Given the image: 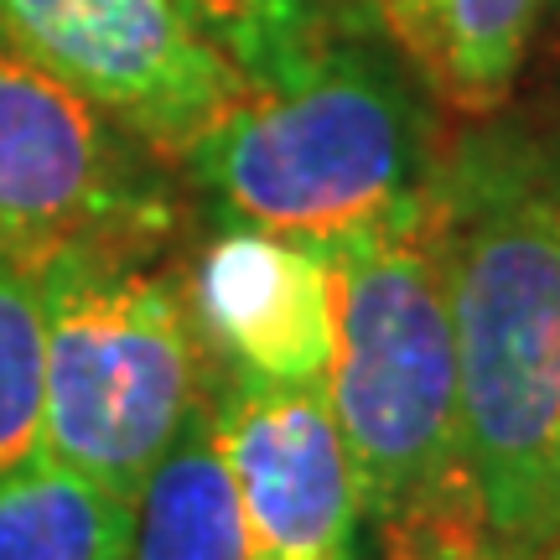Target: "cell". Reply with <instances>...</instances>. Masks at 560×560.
I'll return each mask as SVG.
<instances>
[{
  "label": "cell",
  "mask_w": 560,
  "mask_h": 560,
  "mask_svg": "<svg viewBox=\"0 0 560 560\" xmlns=\"http://www.w3.org/2000/svg\"><path fill=\"white\" fill-rule=\"evenodd\" d=\"M0 37L172 161L249 89L177 0H0Z\"/></svg>",
  "instance_id": "obj_6"
},
{
  "label": "cell",
  "mask_w": 560,
  "mask_h": 560,
  "mask_svg": "<svg viewBox=\"0 0 560 560\" xmlns=\"http://www.w3.org/2000/svg\"><path fill=\"white\" fill-rule=\"evenodd\" d=\"M47 322L42 452L136 503L198 405V338L177 280L145 249H68L37 265Z\"/></svg>",
  "instance_id": "obj_4"
},
{
  "label": "cell",
  "mask_w": 560,
  "mask_h": 560,
  "mask_svg": "<svg viewBox=\"0 0 560 560\" xmlns=\"http://www.w3.org/2000/svg\"><path fill=\"white\" fill-rule=\"evenodd\" d=\"M540 560H560V535H556V540H550V545H545V550H540Z\"/></svg>",
  "instance_id": "obj_15"
},
{
  "label": "cell",
  "mask_w": 560,
  "mask_h": 560,
  "mask_svg": "<svg viewBox=\"0 0 560 560\" xmlns=\"http://www.w3.org/2000/svg\"><path fill=\"white\" fill-rule=\"evenodd\" d=\"M425 89L462 115L509 100L545 0H363Z\"/></svg>",
  "instance_id": "obj_9"
},
{
  "label": "cell",
  "mask_w": 560,
  "mask_h": 560,
  "mask_svg": "<svg viewBox=\"0 0 560 560\" xmlns=\"http://www.w3.org/2000/svg\"><path fill=\"white\" fill-rule=\"evenodd\" d=\"M380 560H540L509 540L488 520L467 472H446L441 482L400 499L380 514Z\"/></svg>",
  "instance_id": "obj_14"
},
{
  "label": "cell",
  "mask_w": 560,
  "mask_h": 560,
  "mask_svg": "<svg viewBox=\"0 0 560 560\" xmlns=\"http://www.w3.org/2000/svg\"><path fill=\"white\" fill-rule=\"evenodd\" d=\"M136 503L32 457L0 472V560H130Z\"/></svg>",
  "instance_id": "obj_11"
},
{
  "label": "cell",
  "mask_w": 560,
  "mask_h": 560,
  "mask_svg": "<svg viewBox=\"0 0 560 560\" xmlns=\"http://www.w3.org/2000/svg\"><path fill=\"white\" fill-rule=\"evenodd\" d=\"M177 5L249 83L291 79L327 42L348 32L342 0H177Z\"/></svg>",
  "instance_id": "obj_12"
},
{
  "label": "cell",
  "mask_w": 560,
  "mask_h": 560,
  "mask_svg": "<svg viewBox=\"0 0 560 560\" xmlns=\"http://www.w3.org/2000/svg\"><path fill=\"white\" fill-rule=\"evenodd\" d=\"M130 560H265L223 462L213 405H192L136 493Z\"/></svg>",
  "instance_id": "obj_10"
},
{
  "label": "cell",
  "mask_w": 560,
  "mask_h": 560,
  "mask_svg": "<svg viewBox=\"0 0 560 560\" xmlns=\"http://www.w3.org/2000/svg\"><path fill=\"white\" fill-rule=\"evenodd\" d=\"M47 395V322L32 265L0 255V472L42 452Z\"/></svg>",
  "instance_id": "obj_13"
},
{
  "label": "cell",
  "mask_w": 560,
  "mask_h": 560,
  "mask_svg": "<svg viewBox=\"0 0 560 560\" xmlns=\"http://www.w3.org/2000/svg\"><path fill=\"white\" fill-rule=\"evenodd\" d=\"M213 431L265 560H348L363 499L327 389L229 369Z\"/></svg>",
  "instance_id": "obj_7"
},
{
  "label": "cell",
  "mask_w": 560,
  "mask_h": 560,
  "mask_svg": "<svg viewBox=\"0 0 560 560\" xmlns=\"http://www.w3.org/2000/svg\"><path fill=\"white\" fill-rule=\"evenodd\" d=\"M151 145L0 37V255L47 265L68 249H151L172 192Z\"/></svg>",
  "instance_id": "obj_5"
},
{
  "label": "cell",
  "mask_w": 560,
  "mask_h": 560,
  "mask_svg": "<svg viewBox=\"0 0 560 560\" xmlns=\"http://www.w3.org/2000/svg\"><path fill=\"white\" fill-rule=\"evenodd\" d=\"M192 312L229 369L276 384H327L338 306L332 270L317 244L249 223L229 229L202 249Z\"/></svg>",
  "instance_id": "obj_8"
},
{
  "label": "cell",
  "mask_w": 560,
  "mask_h": 560,
  "mask_svg": "<svg viewBox=\"0 0 560 560\" xmlns=\"http://www.w3.org/2000/svg\"><path fill=\"white\" fill-rule=\"evenodd\" d=\"M182 166L240 223L306 244L380 223L436 187L420 104L348 32L291 79L249 83Z\"/></svg>",
  "instance_id": "obj_2"
},
{
  "label": "cell",
  "mask_w": 560,
  "mask_h": 560,
  "mask_svg": "<svg viewBox=\"0 0 560 560\" xmlns=\"http://www.w3.org/2000/svg\"><path fill=\"white\" fill-rule=\"evenodd\" d=\"M436 219L462 472L488 520L540 556L560 535V192L478 156L436 177Z\"/></svg>",
  "instance_id": "obj_1"
},
{
  "label": "cell",
  "mask_w": 560,
  "mask_h": 560,
  "mask_svg": "<svg viewBox=\"0 0 560 560\" xmlns=\"http://www.w3.org/2000/svg\"><path fill=\"white\" fill-rule=\"evenodd\" d=\"M332 270V369L327 405L353 457L363 514L462 467L457 338L441 270L436 187L400 213L317 244Z\"/></svg>",
  "instance_id": "obj_3"
}]
</instances>
